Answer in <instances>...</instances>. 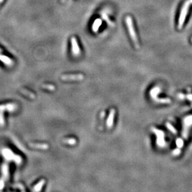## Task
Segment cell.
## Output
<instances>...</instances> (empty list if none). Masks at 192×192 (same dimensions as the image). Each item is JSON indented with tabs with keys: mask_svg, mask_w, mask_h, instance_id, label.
Listing matches in <instances>:
<instances>
[{
	"mask_svg": "<svg viewBox=\"0 0 192 192\" xmlns=\"http://www.w3.org/2000/svg\"><path fill=\"white\" fill-rule=\"evenodd\" d=\"M63 142L65 144H68V145H75L76 143V140L75 138H67L63 140Z\"/></svg>",
	"mask_w": 192,
	"mask_h": 192,
	"instance_id": "cell-13",
	"label": "cell"
},
{
	"mask_svg": "<svg viewBox=\"0 0 192 192\" xmlns=\"http://www.w3.org/2000/svg\"><path fill=\"white\" fill-rule=\"evenodd\" d=\"M29 145L31 147L42 149V150H47L48 149V145L47 144H36V143H29Z\"/></svg>",
	"mask_w": 192,
	"mask_h": 192,
	"instance_id": "cell-7",
	"label": "cell"
},
{
	"mask_svg": "<svg viewBox=\"0 0 192 192\" xmlns=\"http://www.w3.org/2000/svg\"><path fill=\"white\" fill-rule=\"evenodd\" d=\"M115 115V110L114 109H111L110 111V113L107 120V126L108 128H111L113 124V120Z\"/></svg>",
	"mask_w": 192,
	"mask_h": 192,
	"instance_id": "cell-8",
	"label": "cell"
},
{
	"mask_svg": "<svg viewBox=\"0 0 192 192\" xmlns=\"http://www.w3.org/2000/svg\"><path fill=\"white\" fill-rule=\"evenodd\" d=\"M152 130L153 132H155V134L157 135V144L160 146H163L164 144H165L163 132L161 131L157 130L155 128H152Z\"/></svg>",
	"mask_w": 192,
	"mask_h": 192,
	"instance_id": "cell-3",
	"label": "cell"
},
{
	"mask_svg": "<svg viewBox=\"0 0 192 192\" xmlns=\"http://www.w3.org/2000/svg\"><path fill=\"white\" fill-rule=\"evenodd\" d=\"M190 2L187 1L185 3H184V5H183L182 8L181 9V12L180 14V17H179V24H178V27L179 29H181L184 24V22L185 21L186 17L188 13V9H189V6H190Z\"/></svg>",
	"mask_w": 192,
	"mask_h": 192,
	"instance_id": "cell-2",
	"label": "cell"
},
{
	"mask_svg": "<svg viewBox=\"0 0 192 192\" xmlns=\"http://www.w3.org/2000/svg\"><path fill=\"white\" fill-rule=\"evenodd\" d=\"M84 78V76L82 74L76 75H65L61 76V80L68 81V80H82Z\"/></svg>",
	"mask_w": 192,
	"mask_h": 192,
	"instance_id": "cell-4",
	"label": "cell"
},
{
	"mask_svg": "<svg viewBox=\"0 0 192 192\" xmlns=\"http://www.w3.org/2000/svg\"><path fill=\"white\" fill-rule=\"evenodd\" d=\"M102 20L100 19H96L95 21H94L93 26H92L93 31H94V32H97V31L99 29V27H100L101 25H102Z\"/></svg>",
	"mask_w": 192,
	"mask_h": 192,
	"instance_id": "cell-10",
	"label": "cell"
},
{
	"mask_svg": "<svg viewBox=\"0 0 192 192\" xmlns=\"http://www.w3.org/2000/svg\"><path fill=\"white\" fill-rule=\"evenodd\" d=\"M45 183V180L44 179H42L41 181H39V182L38 183L36 186L34 188V191H41L42 188H43L44 185Z\"/></svg>",
	"mask_w": 192,
	"mask_h": 192,
	"instance_id": "cell-12",
	"label": "cell"
},
{
	"mask_svg": "<svg viewBox=\"0 0 192 192\" xmlns=\"http://www.w3.org/2000/svg\"><path fill=\"white\" fill-rule=\"evenodd\" d=\"M17 108V105L15 103H8L5 105H0V111H15Z\"/></svg>",
	"mask_w": 192,
	"mask_h": 192,
	"instance_id": "cell-6",
	"label": "cell"
},
{
	"mask_svg": "<svg viewBox=\"0 0 192 192\" xmlns=\"http://www.w3.org/2000/svg\"><path fill=\"white\" fill-rule=\"evenodd\" d=\"M5 179L3 177L0 179V191L3 190V188H4L5 185Z\"/></svg>",
	"mask_w": 192,
	"mask_h": 192,
	"instance_id": "cell-21",
	"label": "cell"
},
{
	"mask_svg": "<svg viewBox=\"0 0 192 192\" xmlns=\"http://www.w3.org/2000/svg\"><path fill=\"white\" fill-rule=\"evenodd\" d=\"M1 172L3 173V177L4 179H7L8 177V174H9V169H8V166L7 164L4 163L1 167Z\"/></svg>",
	"mask_w": 192,
	"mask_h": 192,
	"instance_id": "cell-11",
	"label": "cell"
},
{
	"mask_svg": "<svg viewBox=\"0 0 192 192\" xmlns=\"http://www.w3.org/2000/svg\"><path fill=\"white\" fill-rule=\"evenodd\" d=\"M176 144H177V145L178 146V147L180 148V147H182L183 145V141H182V139H178L177 141H176Z\"/></svg>",
	"mask_w": 192,
	"mask_h": 192,
	"instance_id": "cell-20",
	"label": "cell"
},
{
	"mask_svg": "<svg viewBox=\"0 0 192 192\" xmlns=\"http://www.w3.org/2000/svg\"><path fill=\"white\" fill-rule=\"evenodd\" d=\"M21 92L23 94V95H26V96L30 98L34 99L35 97H36V96H35V95H34V94L33 93H31L30 92H28V91H27L26 90L21 89Z\"/></svg>",
	"mask_w": 192,
	"mask_h": 192,
	"instance_id": "cell-14",
	"label": "cell"
},
{
	"mask_svg": "<svg viewBox=\"0 0 192 192\" xmlns=\"http://www.w3.org/2000/svg\"><path fill=\"white\" fill-rule=\"evenodd\" d=\"M42 87H43V88L47 89V90H50V91H54L55 89V86L52 85H48V84H45V85H42Z\"/></svg>",
	"mask_w": 192,
	"mask_h": 192,
	"instance_id": "cell-15",
	"label": "cell"
},
{
	"mask_svg": "<svg viewBox=\"0 0 192 192\" xmlns=\"http://www.w3.org/2000/svg\"><path fill=\"white\" fill-rule=\"evenodd\" d=\"M0 60L3 62L5 65H8V66H11L13 64V60L11 58L4 55L0 54Z\"/></svg>",
	"mask_w": 192,
	"mask_h": 192,
	"instance_id": "cell-9",
	"label": "cell"
},
{
	"mask_svg": "<svg viewBox=\"0 0 192 192\" xmlns=\"http://www.w3.org/2000/svg\"><path fill=\"white\" fill-rule=\"evenodd\" d=\"M126 23L129 33H130V36L131 37L132 41L134 42L136 47H139V44H138V41L137 36H136V34L135 30H134V26H133V24H132V21L131 17L130 16L126 17Z\"/></svg>",
	"mask_w": 192,
	"mask_h": 192,
	"instance_id": "cell-1",
	"label": "cell"
},
{
	"mask_svg": "<svg viewBox=\"0 0 192 192\" xmlns=\"http://www.w3.org/2000/svg\"><path fill=\"white\" fill-rule=\"evenodd\" d=\"M188 1L190 2V4H192V0H188Z\"/></svg>",
	"mask_w": 192,
	"mask_h": 192,
	"instance_id": "cell-24",
	"label": "cell"
},
{
	"mask_svg": "<svg viewBox=\"0 0 192 192\" xmlns=\"http://www.w3.org/2000/svg\"><path fill=\"white\" fill-rule=\"evenodd\" d=\"M179 153H180V151H179V150H177V149L173 151V154L174 155H178Z\"/></svg>",
	"mask_w": 192,
	"mask_h": 192,
	"instance_id": "cell-22",
	"label": "cell"
},
{
	"mask_svg": "<svg viewBox=\"0 0 192 192\" xmlns=\"http://www.w3.org/2000/svg\"><path fill=\"white\" fill-rule=\"evenodd\" d=\"M166 126H167V128H168V130H169L171 132H172V133H173L174 134H177V131L175 130V129L171 125L170 123H167Z\"/></svg>",
	"mask_w": 192,
	"mask_h": 192,
	"instance_id": "cell-17",
	"label": "cell"
},
{
	"mask_svg": "<svg viewBox=\"0 0 192 192\" xmlns=\"http://www.w3.org/2000/svg\"><path fill=\"white\" fill-rule=\"evenodd\" d=\"M184 122L187 126H188V125H190L191 124H192V116L186 118L185 119Z\"/></svg>",
	"mask_w": 192,
	"mask_h": 192,
	"instance_id": "cell-18",
	"label": "cell"
},
{
	"mask_svg": "<svg viewBox=\"0 0 192 192\" xmlns=\"http://www.w3.org/2000/svg\"><path fill=\"white\" fill-rule=\"evenodd\" d=\"M102 16L104 20H105L108 23V24H109L110 25H111V26H113V25H114L113 23L112 22H111V21L109 19V18H108V16L105 15V14H102Z\"/></svg>",
	"mask_w": 192,
	"mask_h": 192,
	"instance_id": "cell-19",
	"label": "cell"
},
{
	"mask_svg": "<svg viewBox=\"0 0 192 192\" xmlns=\"http://www.w3.org/2000/svg\"><path fill=\"white\" fill-rule=\"evenodd\" d=\"M4 1V0H0V5L2 4V3Z\"/></svg>",
	"mask_w": 192,
	"mask_h": 192,
	"instance_id": "cell-23",
	"label": "cell"
},
{
	"mask_svg": "<svg viewBox=\"0 0 192 192\" xmlns=\"http://www.w3.org/2000/svg\"><path fill=\"white\" fill-rule=\"evenodd\" d=\"M5 125V119L4 114L3 111H0V126H3Z\"/></svg>",
	"mask_w": 192,
	"mask_h": 192,
	"instance_id": "cell-16",
	"label": "cell"
},
{
	"mask_svg": "<svg viewBox=\"0 0 192 192\" xmlns=\"http://www.w3.org/2000/svg\"><path fill=\"white\" fill-rule=\"evenodd\" d=\"M71 43H72V50L73 54L76 56V55H78L80 54V48L78 47L77 41H76L75 37H72Z\"/></svg>",
	"mask_w": 192,
	"mask_h": 192,
	"instance_id": "cell-5",
	"label": "cell"
},
{
	"mask_svg": "<svg viewBox=\"0 0 192 192\" xmlns=\"http://www.w3.org/2000/svg\"><path fill=\"white\" fill-rule=\"evenodd\" d=\"M191 41H192V39H191Z\"/></svg>",
	"mask_w": 192,
	"mask_h": 192,
	"instance_id": "cell-25",
	"label": "cell"
}]
</instances>
